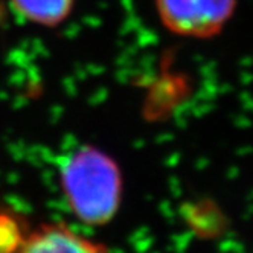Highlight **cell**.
Wrapping results in <instances>:
<instances>
[{"label":"cell","instance_id":"1","mask_svg":"<svg viewBox=\"0 0 253 253\" xmlns=\"http://www.w3.org/2000/svg\"><path fill=\"white\" fill-rule=\"evenodd\" d=\"M60 183L75 218L87 226H105L119 212L124 180L118 162L95 147H83L61 165Z\"/></svg>","mask_w":253,"mask_h":253},{"label":"cell","instance_id":"3","mask_svg":"<svg viewBox=\"0 0 253 253\" xmlns=\"http://www.w3.org/2000/svg\"><path fill=\"white\" fill-rule=\"evenodd\" d=\"M19 253H108V249L64 223H43L29 229Z\"/></svg>","mask_w":253,"mask_h":253},{"label":"cell","instance_id":"2","mask_svg":"<svg viewBox=\"0 0 253 253\" xmlns=\"http://www.w3.org/2000/svg\"><path fill=\"white\" fill-rule=\"evenodd\" d=\"M237 5L238 0H156L159 19L169 32L202 40L218 35Z\"/></svg>","mask_w":253,"mask_h":253},{"label":"cell","instance_id":"5","mask_svg":"<svg viewBox=\"0 0 253 253\" xmlns=\"http://www.w3.org/2000/svg\"><path fill=\"white\" fill-rule=\"evenodd\" d=\"M29 229L15 211L0 209V253H19Z\"/></svg>","mask_w":253,"mask_h":253},{"label":"cell","instance_id":"4","mask_svg":"<svg viewBox=\"0 0 253 253\" xmlns=\"http://www.w3.org/2000/svg\"><path fill=\"white\" fill-rule=\"evenodd\" d=\"M20 15L43 26H55L69 15L74 0H12Z\"/></svg>","mask_w":253,"mask_h":253}]
</instances>
